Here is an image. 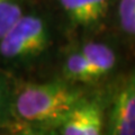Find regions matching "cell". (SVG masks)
<instances>
[{
	"label": "cell",
	"instance_id": "cell-8",
	"mask_svg": "<svg viewBox=\"0 0 135 135\" xmlns=\"http://www.w3.org/2000/svg\"><path fill=\"white\" fill-rule=\"evenodd\" d=\"M117 18L122 33L135 42V0H118Z\"/></svg>",
	"mask_w": 135,
	"mask_h": 135
},
{
	"label": "cell",
	"instance_id": "cell-9",
	"mask_svg": "<svg viewBox=\"0 0 135 135\" xmlns=\"http://www.w3.org/2000/svg\"><path fill=\"white\" fill-rule=\"evenodd\" d=\"M12 89L6 78L0 73V129L14 124Z\"/></svg>",
	"mask_w": 135,
	"mask_h": 135
},
{
	"label": "cell",
	"instance_id": "cell-1",
	"mask_svg": "<svg viewBox=\"0 0 135 135\" xmlns=\"http://www.w3.org/2000/svg\"><path fill=\"white\" fill-rule=\"evenodd\" d=\"M87 98L80 84L62 80L24 82L12 89L14 120L24 128L54 131Z\"/></svg>",
	"mask_w": 135,
	"mask_h": 135
},
{
	"label": "cell",
	"instance_id": "cell-3",
	"mask_svg": "<svg viewBox=\"0 0 135 135\" xmlns=\"http://www.w3.org/2000/svg\"><path fill=\"white\" fill-rule=\"evenodd\" d=\"M119 53L106 42H87L72 50L62 63L63 79L75 84H92L109 77L119 64Z\"/></svg>",
	"mask_w": 135,
	"mask_h": 135
},
{
	"label": "cell",
	"instance_id": "cell-6",
	"mask_svg": "<svg viewBox=\"0 0 135 135\" xmlns=\"http://www.w3.org/2000/svg\"><path fill=\"white\" fill-rule=\"evenodd\" d=\"M106 113L98 98H84L55 129L61 135H99L105 131Z\"/></svg>",
	"mask_w": 135,
	"mask_h": 135
},
{
	"label": "cell",
	"instance_id": "cell-2",
	"mask_svg": "<svg viewBox=\"0 0 135 135\" xmlns=\"http://www.w3.org/2000/svg\"><path fill=\"white\" fill-rule=\"evenodd\" d=\"M56 42L55 27L47 15L27 10L0 38V62L10 70H28L50 54Z\"/></svg>",
	"mask_w": 135,
	"mask_h": 135
},
{
	"label": "cell",
	"instance_id": "cell-5",
	"mask_svg": "<svg viewBox=\"0 0 135 135\" xmlns=\"http://www.w3.org/2000/svg\"><path fill=\"white\" fill-rule=\"evenodd\" d=\"M65 23L71 31L88 34L105 23L112 0H56Z\"/></svg>",
	"mask_w": 135,
	"mask_h": 135
},
{
	"label": "cell",
	"instance_id": "cell-7",
	"mask_svg": "<svg viewBox=\"0 0 135 135\" xmlns=\"http://www.w3.org/2000/svg\"><path fill=\"white\" fill-rule=\"evenodd\" d=\"M26 11V0H0V38Z\"/></svg>",
	"mask_w": 135,
	"mask_h": 135
},
{
	"label": "cell",
	"instance_id": "cell-4",
	"mask_svg": "<svg viewBox=\"0 0 135 135\" xmlns=\"http://www.w3.org/2000/svg\"><path fill=\"white\" fill-rule=\"evenodd\" d=\"M105 132L109 135H135V69L125 75L113 96Z\"/></svg>",
	"mask_w": 135,
	"mask_h": 135
}]
</instances>
